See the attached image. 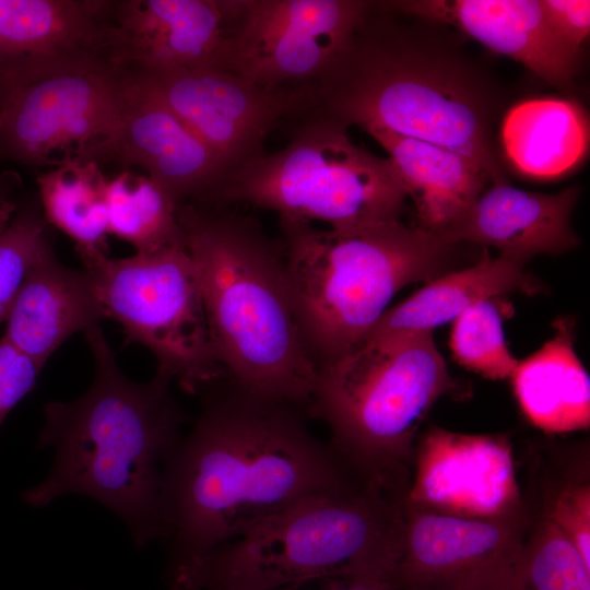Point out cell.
Instances as JSON below:
<instances>
[{
    "label": "cell",
    "instance_id": "cell-34",
    "mask_svg": "<svg viewBox=\"0 0 590 590\" xmlns=\"http://www.w3.org/2000/svg\"><path fill=\"white\" fill-rule=\"evenodd\" d=\"M174 590H177V589H174Z\"/></svg>",
    "mask_w": 590,
    "mask_h": 590
},
{
    "label": "cell",
    "instance_id": "cell-4",
    "mask_svg": "<svg viewBox=\"0 0 590 590\" xmlns=\"http://www.w3.org/2000/svg\"><path fill=\"white\" fill-rule=\"evenodd\" d=\"M177 215L226 377L311 417L319 367L297 318L281 243L223 204L184 202Z\"/></svg>",
    "mask_w": 590,
    "mask_h": 590
},
{
    "label": "cell",
    "instance_id": "cell-3",
    "mask_svg": "<svg viewBox=\"0 0 590 590\" xmlns=\"http://www.w3.org/2000/svg\"><path fill=\"white\" fill-rule=\"evenodd\" d=\"M84 333L94 358L92 384L73 401L45 404L37 448H52L55 459L23 499L42 508L64 495L93 498L117 515L143 548L164 538L163 469L187 415L167 377L130 380L99 326Z\"/></svg>",
    "mask_w": 590,
    "mask_h": 590
},
{
    "label": "cell",
    "instance_id": "cell-17",
    "mask_svg": "<svg viewBox=\"0 0 590 590\" xmlns=\"http://www.w3.org/2000/svg\"><path fill=\"white\" fill-rule=\"evenodd\" d=\"M396 10L450 26L495 54L522 63L550 85L569 92L580 52L552 30L540 0H389Z\"/></svg>",
    "mask_w": 590,
    "mask_h": 590
},
{
    "label": "cell",
    "instance_id": "cell-14",
    "mask_svg": "<svg viewBox=\"0 0 590 590\" xmlns=\"http://www.w3.org/2000/svg\"><path fill=\"white\" fill-rule=\"evenodd\" d=\"M87 68H118L108 0H0V110L40 80Z\"/></svg>",
    "mask_w": 590,
    "mask_h": 590
},
{
    "label": "cell",
    "instance_id": "cell-16",
    "mask_svg": "<svg viewBox=\"0 0 590 590\" xmlns=\"http://www.w3.org/2000/svg\"><path fill=\"white\" fill-rule=\"evenodd\" d=\"M232 0H108L116 67L221 68Z\"/></svg>",
    "mask_w": 590,
    "mask_h": 590
},
{
    "label": "cell",
    "instance_id": "cell-6",
    "mask_svg": "<svg viewBox=\"0 0 590 590\" xmlns=\"http://www.w3.org/2000/svg\"><path fill=\"white\" fill-rule=\"evenodd\" d=\"M401 500L361 482L303 498L221 544L168 580L179 590H274L327 576L389 578Z\"/></svg>",
    "mask_w": 590,
    "mask_h": 590
},
{
    "label": "cell",
    "instance_id": "cell-26",
    "mask_svg": "<svg viewBox=\"0 0 590 590\" xmlns=\"http://www.w3.org/2000/svg\"><path fill=\"white\" fill-rule=\"evenodd\" d=\"M108 234L131 244L137 252L184 245L178 204L146 175L122 169L107 177Z\"/></svg>",
    "mask_w": 590,
    "mask_h": 590
},
{
    "label": "cell",
    "instance_id": "cell-10",
    "mask_svg": "<svg viewBox=\"0 0 590 590\" xmlns=\"http://www.w3.org/2000/svg\"><path fill=\"white\" fill-rule=\"evenodd\" d=\"M366 0H232L222 69L266 90L315 85L347 47Z\"/></svg>",
    "mask_w": 590,
    "mask_h": 590
},
{
    "label": "cell",
    "instance_id": "cell-12",
    "mask_svg": "<svg viewBox=\"0 0 590 590\" xmlns=\"http://www.w3.org/2000/svg\"><path fill=\"white\" fill-rule=\"evenodd\" d=\"M391 580L405 590H509L530 517H472L404 499Z\"/></svg>",
    "mask_w": 590,
    "mask_h": 590
},
{
    "label": "cell",
    "instance_id": "cell-30",
    "mask_svg": "<svg viewBox=\"0 0 590 590\" xmlns=\"http://www.w3.org/2000/svg\"><path fill=\"white\" fill-rule=\"evenodd\" d=\"M42 367L4 338L0 340V425L33 389Z\"/></svg>",
    "mask_w": 590,
    "mask_h": 590
},
{
    "label": "cell",
    "instance_id": "cell-2",
    "mask_svg": "<svg viewBox=\"0 0 590 590\" xmlns=\"http://www.w3.org/2000/svg\"><path fill=\"white\" fill-rule=\"evenodd\" d=\"M463 39L369 1L347 47L312 85L314 114L440 145L480 166L491 184L508 180L495 142L508 93Z\"/></svg>",
    "mask_w": 590,
    "mask_h": 590
},
{
    "label": "cell",
    "instance_id": "cell-24",
    "mask_svg": "<svg viewBox=\"0 0 590 590\" xmlns=\"http://www.w3.org/2000/svg\"><path fill=\"white\" fill-rule=\"evenodd\" d=\"M521 504L531 518L557 526L590 565V470L583 445L532 451Z\"/></svg>",
    "mask_w": 590,
    "mask_h": 590
},
{
    "label": "cell",
    "instance_id": "cell-15",
    "mask_svg": "<svg viewBox=\"0 0 590 590\" xmlns=\"http://www.w3.org/2000/svg\"><path fill=\"white\" fill-rule=\"evenodd\" d=\"M119 69L117 126L86 161L138 166L177 204L208 203L225 177L222 163L164 103Z\"/></svg>",
    "mask_w": 590,
    "mask_h": 590
},
{
    "label": "cell",
    "instance_id": "cell-8",
    "mask_svg": "<svg viewBox=\"0 0 590 590\" xmlns=\"http://www.w3.org/2000/svg\"><path fill=\"white\" fill-rule=\"evenodd\" d=\"M406 198L388 157L312 113L295 125L283 149L228 174L205 204H247L275 212L279 221L354 229L400 220Z\"/></svg>",
    "mask_w": 590,
    "mask_h": 590
},
{
    "label": "cell",
    "instance_id": "cell-9",
    "mask_svg": "<svg viewBox=\"0 0 590 590\" xmlns=\"http://www.w3.org/2000/svg\"><path fill=\"white\" fill-rule=\"evenodd\" d=\"M105 318L127 343H140L157 371L190 394L223 378L211 341L200 282L186 245L127 258H103L84 268Z\"/></svg>",
    "mask_w": 590,
    "mask_h": 590
},
{
    "label": "cell",
    "instance_id": "cell-20",
    "mask_svg": "<svg viewBox=\"0 0 590 590\" xmlns=\"http://www.w3.org/2000/svg\"><path fill=\"white\" fill-rule=\"evenodd\" d=\"M366 132L387 152L424 229L444 235L489 182L480 166L457 152L384 129Z\"/></svg>",
    "mask_w": 590,
    "mask_h": 590
},
{
    "label": "cell",
    "instance_id": "cell-21",
    "mask_svg": "<svg viewBox=\"0 0 590 590\" xmlns=\"http://www.w3.org/2000/svg\"><path fill=\"white\" fill-rule=\"evenodd\" d=\"M590 127L585 108L574 99L540 97L507 108L499 125L506 158L521 175L554 179L586 158Z\"/></svg>",
    "mask_w": 590,
    "mask_h": 590
},
{
    "label": "cell",
    "instance_id": "cell-28",
    "mask_svg": "<svg viewBox=\"0 0 590 590\" xmlns=\"http://www.w3.org/2000/svg\"><path fill=\"white\" fill-rule=\"evenodd\" d=\"M497 297L480 300L461 312L452 324L450 349L462 366L485 378L510 377L518 365L503 331L504 311Z\"/></svg>",
    "mask_w": 590,
    "mask_h": 590
},
{
    "label": "cell",
    "instance_id": "cell-7",
    "mask_svg": "<svg viewBox=\"0 0 590 590\" xmlns=\"http://www.w3.org/2000/svg\"><path fill=\"white\" fill-rule=\"evenodd\" d=\"M456 386L433 331L366 339L319 366L311 417L351 471L404 499L420 425Z\"/></svg>",
    "mask_w": 590,
    "mask_h": 590
},
{
    "label": "cell",
    "instance_id": "cell-13",
    "mask_svg": "<svg viewBox=\"0 0 590 590\" xmlns=\"http://www.w3.org/2000/svg\"><path fill=\"white\" fill-rule=\"evenodd\" d=\"M119 68H87L40 80L0 110V157L49 168L86 161L117 126Z\"/></svg>",
    "mask_w": 590,
    "mask_h": 590
},
{
    "label": "cell",
    "instance_id": "cell-23",
    "mask_svg": "<svg viewBox=\"0 0 590 590\" xmlns=\"http://www.w3.org/2000/svg\"><path fill=\"white\" fill-rule=\"evenodd\" d=\"M554 337L511 377L518 403L536 427L553 433L585 429L590 421L589 376L574 349V321L558 318Z\"/></svg>",
    "mask_w": 590,
    "mask_h": 590
},
{
    "label": "cell",
    "instance_id": "cell-5",
    "mask_svg": "<svg viewBox=\"0 0 590 590\" xmlns=\"http://www.w3.org/2000/svg\"><path fill=\"white\" fill-rule=\"evenodd\" d=\"M279 226L291 295L318 367L361 343L401 288L451 271L463 246L400 220L354 229Z\"/></svg>",
    "mask_w": 590,
    "mask_h": 590
},
{
    "label": "cell",
    "instance_id": "cell-25",
    "mask_svg": "<svg viewBox=\"0 0 590 590\" xmlns=\"http://www.w3.org/2000/svg\"><path fill=\"white\" fill-rule=\"evenodd\" d=\"M107 176L95 161H72L37 177L47 223L70 237L85 267L108 257Z\"/></svg>",
    "mask_w": 590,
    "mask_h": 590
},
{
    "label": "cell",
    "instance_id": "cell-33",
    "mask_svg": "<svg viewBox=\"0 0 590 590\" xmlns=\"http://www.w3.org/2000/svg\"><path fill=\"white\" fill-rule=\"evenodd\" d=\"M16 211V204L0 191V235L9 226Z\"/></svg>",
    "mask_w": 590,
    "mask_h": 590
},
{
    "label": "cell",
    "instance_id": "cell-32",
    "mask_svg": "<svg viewBox=\"0 0 590 590\" xmlns=\"http://www.w3.org/2000/svg\"><path fill=\"white\" fill-rule=\"evenodd\" d=\"M274 590H405L389 578L316 577Z\"/></svg>",
    "mask_w": 590,
    "mask_h": 590
},
{
    "label": "cell",
    "instance_id": "cell-31",
    "mask_svg": "<svg viewBox=\"0 0 590 590\" xmlns=\"http://www.w3.org/2000/svg\"><path fill=\"white\" fill-rule=\"evenodd\" d=\"M544 15L555 34L573 50L580 52L590 33V1L540 0Z\"/></svg>",
    "mask_w": 590,
    "mask_h": 590
},
{
    "label": "cell",
    "instance_id": "cell-18",
    "mask_svg": "<svg viewBox=\"0 0 590 590\" xmlns=\"http://www.w3.org/2000/svg\"><path fill=\"white\" fill-rule=\"evenodd\" d=\"M579 188L541 193L492 182L465 214L444 235L452 244L493 247L499 255L526 264L540 253L558 255L580 239L571 227Z\"/></svg>",
    "mask_w": 590,
    "mask_h": 590
},
{
    "label": "cell",
    "instance_id": "cell-27",
    "mask_svg": "<svg viewBox=\"0 0 590 590\" xmlns=\"http://www.w3.org/2000/svg\"><path fill=\"white\" fill-rule=\"evenodd\" d=\"M509 590H590V565L557 526L530 517Z\"/></svg>",
    "mask_w": 590,
    "mask_h": 590
},
{
    "label": "cell",
    "instance_id": "cell-19",
    "mask_svg": "<svg viewBox=\"0 0 590 590\" xmlns=\"http://www.w3.org/2000/svg\"><path fill=\"white\" fill-rule=\"evenodd\" d=\"M103 319L87 271L66 267L49 246L27 271L3 338L43 368L66 340Z\"/></svg>",
    "mask_w": 590,
    "mask_h": 590
},
{
    "label": "cell",
    "instance_id": "cell-22",
    "mask_svg": "<svg viewBox=\"0 0 590 590\" xmlns=\"http://www.w3.org/2000/svg\"><path fill=\"white\" fill-rule=\"evenodd\" d=\"M539 288L524 264L500 255L493 258L484 248L472 266L427 281L413 295L386 310L363 340L434 331L480 300L510 292L534 294Z\"/></svg>",
    "mask_w": 590,
    "mask_h": 590
},
{
    "label": "cell",
    "instance_id": "cell-29",
    "mask_svg": "<svg viewBox=\"0 0 590 590\" xmlns=\"http://www.w3.org/2000/svg\"><path fill=\"white\" fill-rule=\"evenodd\" d=\"M39 201L16 211L0 235V324L33 262L50 245Z\"/></svg>",
    "mask_w": 590,
    "mask_h": 590
},
{
    "label": "cell",
    "instance_id": "cell-1",
    "mask_svg": "<svg viewBox=\"0 0 590 590\" xmlns=\"http://www.w3.org/2000/svg\"><path fill=\"white\" fill-rule=\"evenodd\" d=\"M199 415L163 469L167 579L294 503L365 482L288 403L226 376L208 385Z\"/></svg>",
    "mask_w": 590,
    "mask_h": 590
},
{
    "label": "cell",
    "instance_id": "cell-11",
    "mask_svg": "<svg viewBox=\"0 0 590 590\" xmlns=\"http://www.w3.org/2000/svg\"><path fill=\"white\" fill-rule=\"evenodd\" d=\"M121 68L217 156L225 177L263 155L267 139L284 122L315 110L312 85L271 91L213 66Z\"/></svg>",
    "mask_w": 590,
    "mask_h": 590
}]
</instances>
